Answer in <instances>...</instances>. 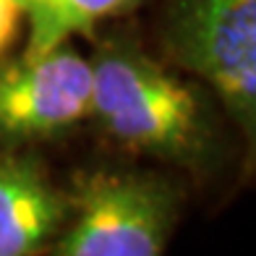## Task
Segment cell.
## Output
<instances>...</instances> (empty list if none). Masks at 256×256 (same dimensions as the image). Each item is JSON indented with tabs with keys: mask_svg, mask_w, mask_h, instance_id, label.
<instances>
[{
	"mask_svg": "<svg viewBox=\"0 0 256 256\" xmlns=\"http://www.w3.org/2000/svg\"><path fill=\"white\" fill-rule=\"evenodd\" d=\"M89 115L104 136L136 154L202 170L214 154V128L196 89L131 40L100 44Z\"/></svg>",
	"mask_w": 256,
	"mask_h": 256,
	"instance_id": "cell-1",
	"label": "cell"
},
{
	"mask_svg": "<svg viewBox=\"0 0 256 256\" xmlns=\"http://www.w3.org/2000/svg\"><path fill=\"white\" fill-rule=\"evenodd\" d=\"M138 3H142V0H123V10H131V8H136ZM120 10V14H123Z\"/></svg>",
	"mask_w": 256,
	"mask_h": 256,
	"instance_id": "cell-8",
	"label": "cell"
},
{
	"mask_svg": "<svg viewBox=\"0 0 256 256\" xmlns=\"http://www.w3.org/2000/svg\"><path fill=\"white\" fill-rule=\"evenodd\" d=\"M160 21L170 63L202 78L254 142L256 0H165Z\"/></svg>",
	"mask_w": 256,
	"mask_h": 256,
	"instance_id": "cell-3",
	"label": "cell"
},
{
	"mask_svg": "<svg viewBox=\"0 0 256 256\" xmlns=\"http://www.w3.org/2000/svg\"><path fill=\"white\" fill-rule=\"evenodd\" d=\"M21 21H24V14H21L18 0H0V58L16 42Z\"/></svg>",
	"mask_w": 256,
	"mask_h": 256,
	"instance_id": "cell-7",
	"label": "cell"
},
{
	"mask_svg": "<svg viewBox=\"0 0 256 256\" xmlns=\"http://www.w3.org/2000/svg\"><path fill=\"white\" fill-rule=\"evenodd\" d=\"M52 256H165L178 220L176 186L152 172L89 170L76 176Z\"/></svg>",
	"mask_w": 256,
	"mask_h": 256,
	"instance_id": "cell-2",
	"label": "cell"
},
{
	"mask_svg": "<svg viewBox=\"0 0 256 256\" xmlns=\"http://www.w3.org/2000/svg\"><path fill=\"white\" fill-rule=\"evenodd\" d=\"M29 26L21 55H42L66 44L74 34L92 37L102 18L123 10V0H18Z\"/></svg>",
	"mask_w": 256,
	"mask_h": 256,
	"instance_id": "cell-6",
	"label": "cell"
},
{
	"mask_svg": "<svg viewBox=\"0 0 256 256\" xmlns=\"http://www.w3.org/2000/svg\"><path fill=\"white\" fill-rule=\"evenodd\" d=\"M92 66L60 44L42 55L0 58V146L40 144L89 118Z\"/></svg>",
	"mask_w": 256,
	"mask_h": 256,
	"instance_id": "cell-4",
	"label": "cell"
},
{
	"mask_svg": "<svg viewBox=\"0 0 256 256\" xmlns=\"http://www.w3.org/2000/svg\"><path fill=\"white\" fill-rule=\"evenodd\" d=\"M68 194L32 154L0 152V256H40L63 228Z\"/></svg>",
	"mask_w": 256,
	"mask_h": 256,
	"instance_id": "cell-5",
	"label": "cell"
}]
</instances>
